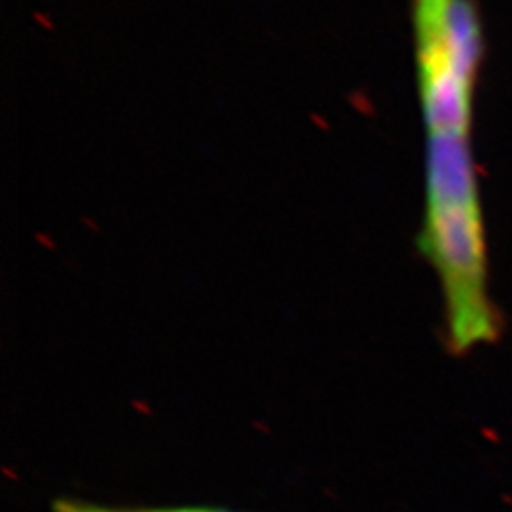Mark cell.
I'll return each instance as SVG.
<instances>
[{"label":"cell","mask_w":512,"mask_h":512,"mask_svg":"<svg viewBox=\"0 0 512 512\" xmlns=\"http://www.w3.org/2000/svg\"><path fill=\"white\" fill-rule=\"evenodd\" d=\"M54 512H232L213 507H171V509H129V507H105L99 503H90L82 499L61 497L52 505Z\"/></svg>","instance_id":"1"}]
</instances>
